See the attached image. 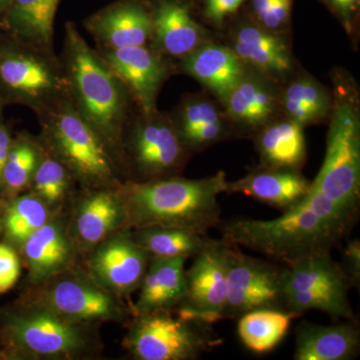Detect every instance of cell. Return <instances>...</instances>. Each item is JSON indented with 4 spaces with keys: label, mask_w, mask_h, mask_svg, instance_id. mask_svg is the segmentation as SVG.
<instances>
[{
    "label": "cell",
    "mask_w": 360,
    "mask_h": 360,
    "mask_svg": "<svg viewBox=\"0 0 360 360\" xmlns=\"http://www.w3.org/2000/svg\"><path fill=\"white\" fill-rule=\"evenodd\" d=\"M295 314L276 309H259L238 319L239 338L246 348L255 354L271 352L288 335Z\"/></svg>",
    "instance_id": "obj_26"
},
{
    "label": "cell",
    "mask_w": 360,
    "mask_h": 360,
    "mask_svg": "<svg viewBox=\"0 0 360 360\" xmlns=\"http://www.w3.org/2000/svg\"><path fill=\"white\" fill-rule=\"evenodd\" d=\"M70 96V82L56 53L40 51L0 32V97L37 115Z\"/></svg>",
    "instance_id": "obj_4"
},
{
    "label": "cell",
    "mask_w": 360,
    "mask_h": 360,
    "mask_svg": "<svg viewBox=\"0 0 360 360\" xmlns=\"http://www.w3.org/2000/svg\"><path fill=\"white\" fill-rule=\"evenodd\" d=\"M184 70L224 101L245 75L236 52L222 45H200L184 58Z\"/></svg>",
    "instance_id": "obj_21"
},
{
    "label": "cell",
    "mask_w": 360,
    "mask_h": 360,
    "mask_svg": "<svg viewBox=\"0 0 360 360\" xmlns=\"http://www.w3.org/2000/svg\"><path fill=\"white\" fill-rule=\"evenodd\" d=\"M355 221L356 217L310 189L302 203L277 219L238 217L217 229L224 243L288 264L314 253L331 252Z\"/></svg>",
    "instance_id": "obj_1"
},
{
    "label": "cell",
    "mask_w": 360,
    "mask_h": 360,
    "mask_svg": "<svg viewBox=\"0 0 360 360\" xmlns=\"http://www.w3.org/2000/svg\"><path fill=\"white\" fill-rule=\"evenodd\" d=\"M124 220L120 196L101 191L91 194L82 203L77 219V234L85 243L96 245Z\"/></svg>",
    "instance_id": "obj_27"
},
{
    "label": "cell",
    "mask_w": 360,
    "mask_h": 360,
    "mask_svg": "<svg viewBox=\"0 0 360 360\" xmlns=\"http://www.w3.org/2000/svg\"><path fill=\"white\" fill-rule=\"evenodd\" d=\"M227 245L224 319H239L259 309L288 311L284 302L283 267L245 255L239 246Z\"/></svg>",
    "instance_id": "obj_8"
},
{
    "label": "cell",
    "mask_w": 360,
    "mask_h": 360,
    "mask_svg": "<svg viewBox=\"0 0 360 360\" xmlns=\"http://www.w3.org/2000/svg\"><path fill=\"white\" fill-rule=\"evenodd\" d=\"M291 0H276L259 22L265 30H276L288 21L291 11Z\"/></svg>",
    "instance_id": "obj_36"
},
{
    "label": "cell",
    "mask_w": 360,
    "mask_h": 360,
    "mask_svg": "<svg viewBox=\"0 0 360 360\" xmlns=\"http://www.w3.org/2000/svg\"><path fill=\"white\" fill-rule=\"evenodd\" d=\"M311 188V181L298 170L262 167L243 179L229 182L227 193H241L283 212L302 203Z\"/></svg>",
    "instance_id": "obj_15"
},
{
    "label": "cell",
    "mask_w": 360,
    "mask_h": 360,
    "mask_svg": "<svg viewBox=\"0 0 360 360\" xmlns=\"http://www.w3.org/2000/svg\"><path fill=\"white\" fill-rule=\"evenodd\" d=\"M343 269L349 277L352 285H359L360 281V243L359 239L349 241L343 251Z\"/></svg>",
    "instance_id": "obj_37"
},
{
    "label": "cell",
    "mask_w": 360,
    "mask_h": 360,
    "mask_svg": "<svg viewBox=\"0 0 360 360\" xmlns=\"http://www.w3.org/2000/svg\"><path fill=\"white\" fill-rule=\"evenodd\" d=\"M243 0H206L205 14L210 20L221 23L229 14L236 13Z\"/></svg>",
    "instance_id": "obj_38"
},
{
    "label": "cell",
    "mask_w": 360,
    "mask_h": 360,
    "mask_svg": "<svg viewBox=\"0 0 360 360\" xmlns=\"http://www.w3.org/2000/svg\"><path fill=\"white\" fill-rule=\"evenodd\" d=\"M274 2L276 0H253L252 8L258 21L267 13Z\"/></svg>",
    "instance_id": "obj_41"
},
{
    "label": "cell",
    "mask_w": 360,
    "mask_h": 360,
    "mask_svg": "<svg viewBox=\"0 0 360 360\" xmlns=\"http://www.w3.org/2000/svg\"><path fill=\"white\" fill-rule=\"evenodd\" d=\"M143 115L155 112L156 97L167 77V68L158 52L146 45L96 49Z\"/></svg>",
    "instance_id": "obj_11"
},
{
    "label": "cell",
    "mask_w": 360,
    "mask_h": 360,
    "mask_svg": "<svg viewBox=\"0 0 360 360\" xmlns=\"http://www.w3.org/2000/svg\"><path fill=\"white\" fill-rule=\"evenodd\" d=\"M227 243L206 238L186 270V293L179 311L208 324L224 319L226 304Z\"/></svg>",
    "instance_id": "obj_9"
},
{
    "label": "cell",
    "mask_w": 360,
    "mask_h": 360,
    "mask_svg": "<svg viewBox=\"0 0 360 360\" xmlns=\"http://www.w3.org/2000/svg\"><path fill=\"white\" fill-rule=\"evenodd\" d=\"M295 333V360H348L359 349L355 322L328 326L302 322Z\"/></svg>",
    "instance_id": "obj_18"
},
{
    "label": "cell",
    "mask_w": 360,
    "mask_h": 360,
    "mask_svg": "<svg viewBox=\"0 0 360 360\" xmlns=\"http://www.w3.org/2000/svg\"><path fill=\"white\" fill-rule=\"evenodd\" d=\"M142 115L129 131L130 158L144 176L149 180L160 179L181 167L186 148L174 123L156 112Z\"/></svg>",
    "instance_id": "obj_10"
},
{
    "label": "cell",
    "mask_w": 360,
    "mask_h": 360,
    "mask_svg": "<svg viewBox=\"0 0 360 360\" xmlns=\"http://www.w3.org/2000/svg\"><path fill=\"white\" fill-rule=\"evenodd\" d=\"M25 255L34 278H44L66 264L70 250L58 225L45 224L25 241Z\"/></svg>",
    "instance_id": "obj_29"
},
{
    "label": "cell",
    "mask_w": 360,
    "mask_h": 360,
    "mask_svg": "<svg viewBox=\"0 0 360 360\" xmlns=\"http://www.w3.org/2000/svg\"><path fill=\"white\" fill-rule=\"evenodd\" d=\"M11 139L8 129L0 124V181H2V170L11 150Z\"/></svg>",
    "instance_id": "obj_40"
},
{
    "label": "cell",
    "mask_w": 360,
    "mask_h": 360,
    "mask_svg": "<svg viewBox=\"0 0 360 360\" xmlns=\"http://www.w3.org/2000/svg\"><path fill=\"white\" fill-rule=\"evenodd\" d=\"M7 2H8V0H0V16H1L2 13H4Z\"/></svg>",
    "instance_id": "obj_42"
},
{
    "label": "cell",
    "mask_w": 360,
    "mask_h": 360,
    "mask_svg": "<svg viewBox=\"0 0 360 360\" xmlns=\"http://www.w3.org/2000/svg\"><path fill=\"white\" fill-rule=\"evenodd\" d=\"M274 87L259 75H245L224 103L234 122L248 127L267 124L276 108Z\"/></svg>",
    "instance_id": "obj_23"
},
{
    "label": "cell",
    "mask_w": 360,
    "mask_h": 360,
    "mask_svg": "<svg viewBox=\"0 0 360 360\" xmlns=\"http://www.w3.org/2000/svg\"><path fill=\"white\" fill-rule=\"evenodd\" d=\"M150 259L129 234H120L97 250L91 269L99 283L122 295L141 286Z\"/></svg>",
    "instance_id": "obj_13"
},
{
    "label": "cell",
    "mask_w": 360,
    "mask_h": 360,
    "mask_svg": "<svg viewBox=\"0 0 360 360\" xmlns=\"http://www.w3.org/2000/svg\"><path fill=\"white\" fill-rule=\"evenodd\" d=\"M153 22L151 39L163 53L186 58L200 46L203 30L191 15L184 0H153L149 6Z\"/></svg>",
    "instance_id": "obj_14"
},
{
    "label": "cell",
    "mask_w": 360,
    "mask_h": 360,
    "mask_svg": "<svg viewBox=\"0 0 360 360\" xmlns=\"http://www.w3.org/2000/svg\"><path fill=\"white\" fill-rule=\"evenodd\" d=\"M264 167L298 170L307 156L302 125L291 120L265 124L257 139Z\"/></svg>",
    "instance_id": "obj_24"
},
{
    "label": "cell",
    "mask_w": 360,
    "mask_h": 360,
    "mask_svg": "<svg viewBox=\"0 0 360 360\" xmlns=\"http://www.w3.org/2000/svg\"><path fill=\"white\" fill-rule=\"evenodd\" d=\"M186 258H151L141 283L139 314L168 310L184 302L186 293Z\"/></svg>",
    "instance_id": "obj_20"
},
{
    "label": "cell",
    "mask_w": 360,
    "mask_h": 360,
    "mask_svg": "<svg viewBox=\"0 0 360 360\" xmlns=\"http://www.w3.org/2000/svg\"><path fill=\"white\" fill-rule=\"evenodd\" d=\"M311 189L357 217L360 198V125L352 103L338 99L329 125L326 153Z\"/></svg>",
    "instance_id": "obj_6"
},
{
    "label": "cell",
    "mask_w": 360,
    "mask_h": 360,
    "mask_svg": "<svg viewBox=\"0 0 360 360\" xmlns=\"http://www.w3.org/2000/svg\"><path fill=\"white\" fill-rule=\"evenodd\" d=\"M84 27L97 49L141 46L151 39L150 9L143 0H115L89 16Z\"/></svg>",
    "instance_id": "obj_12"
},
{
    "label": "cell",
    "mask_w": 360,
    "mask_h": 360,
    "mask_svg": "<svg viewBox=\"0 0 360 360\" xmlns=\"http://www.w3.org/2000/svg\"><path fill=\"white\" fill-rule=\"evenodd\" d=\"M51 155L82 181L105 184L115 176L110 148L66 97L37 115Z\"/></svg>",
    "instance_id": "obj_5"
},
{
    "label": "cell",
    "mask_w": 360,
    "mask_h": 360,
    "mask_svg": "<svg viewBox=\"0 0 360 360\" xmlns=\"http://www.w3.org/2000/svg\"><path fill=\"white\" fill-rule=\"evenodd\" d=\"M63 61L71 103L110 149L122 144L130 96L101 54L87 44L77 25L65 27Z\"/></svg>",
    "instance_id": "obj_3"
},
{
    "label": "cell",
    "mask_w": 360,
    "mask_h": 360,
    "mask_svg": "<svg viewBox=\"0 0 360 360\" xmlns=\"http://www.w3.org/2000/svg\"><path fill=\"white\" fill-rule=\"evenodd\" d=\"M11 331L23 347L40 355L68 354L79 349L84 343L77 328L47 311L14 319Z\"/></svg>",
    "instance_id": "obj_17"
},
{
    "label": "cell",
    "mask_w": 360,
    "mask_h": 360,
    "mask_svg": "<svg viewBox=\"0 0 360 360\" xmlns=\"http://www.w3.org/2000/svg\"><path fill=\"white\" fill-rule=\"evenodd\" d=\"M60 0H8L0 16V32L54 53L53 22Z\"/></svg>",
    "instance_id": "obj_16"
},
{
    "label": "cell",
    "mask_w": 360,
    "mask_h": 360,
    "mask_svg": "<svg viewBox=\"0 0 360 360\" xmlns=\"http://www.w3.org/2000/svg\"><path fill=\"white\" fill-rule=\"evenodd\" d=\"M139 229L132 238L150 258L194 257L207 238V236L177 227L149 226Z\"/></svg>",
    "instance_id": "obj_30"
},
{
    "label": "cell",
    "mask_w": 360,
    "mask_h": 360,
    "mask_svg": "<svg viewBox=\"0 0 360 360\" xmlns=\"http://www.w3.org/2000/svg\"><path fill=\"white\" fill-rule=\"evenodd\" d=\"M0 229H1V221H0Z\"/></svg>",
    "instance_id": "obj_44"
},
{
    "label": "cell",
    "mask_w": 360,
    "mask_h": 360,
    "mask_svg": "<svg viewBox=\"0 0 360 360\" xmlns=\"http://www.w3.org/2000/svg\"><path fill=\"white\" fill-rule=\"evenodd\" d=\"M283 104L288 120L302 127L326 117L330 108L326 90L309 77L291 82L284 91Z\"/></svg>",
    "instance_id": "obj_31"
},
{
    "label": "cell",
    "mask_w": 360,
    "mask_h": 360,
    "mask_svg": "<svg viewBox=\"0 0 360 360\" xmlns=\"http://www.w3.org/2000/svg\"><path fill=\"white\" fill-rule=\"evenodd\" d=\"M49 302L54 312L68 321L106 319L115 311L110 295L77 281H59L49 291Z\"/></svg>",
    "instance_id": "obj_22"
},
{
    "label": "cell",
    "mask_w": 360,
    "mask_h": 360,
    "mask_svg": "<svg viewBox=\"0 0 360 360\" xmlns=\"http://www.w3.org/2000/svg\"><path fill=\"white\" fill-rule=\"evenodd\" d=\"M47 221V210L42 201L34 195L18 198L9 208L6 217V231L15 240L26 239Z\"/></svg>",
    "instance_id": "obj_33"
},
{
    "label": "cell",
    "mask_w": 360,
    "mask_h": 360,
    "mask_svg": "<svg viewBox=\"0 0 360 360\" xmlns=\"http://www.w3.org/2000/svg\"><path fill=\"white\" fill-rule=\"evenodd\" d=\"M229 191L224 172L202 179L180 177L129 182L120 198L125 221L136 229L177 227L207 236L221 224L220 194Z\"/></svg>",
    "instance_id": "obj_2"
},
{
    "label": "cell",
    "mask_w": 360,
    "mask_h": 360,
    "mask_svg": "<svg viewBox=\"0 0 360 360\" xmlns=\"http://www.w3.org/2000/svg\"><path fill=\"white\" fill-rule=\"evenodd\" d=\"M283 293L315 290L348 298L352 283L347 272L331 257V252H319L284 264Z\"/></svg>",
    "instance_id": "obj_19"
},
{
    "label": "cell",
    "mask_w": 360,
    "mask_h": 360,
    "mask_svg": "<svg viewBox=\"0 0 360 360\" xmlns=\"http://www.w3.org/2000/svg\"><path fill=\"white\" fill-rule=\"evenodd\" d=\"M20 274V264L18 255L9 246L0 245V295L13 288Z\"/></svg>",
    "instance_id": "obj_35"
},
{
    "label": "cell",
    "mask_w": 360,
    "mask_h": 360,
    "mask_svg": "<svg viewBox=\"0 0 360 360\" xmlns=\"http://www.w3.org/2000/svg\"><path fill=\"white\" fill-rule=\"evenodd\" d=\"M168 310L139 314L127 336V347L141 360L196 359L219 345L212 324L181 314L174 317Z\"/></svg>",
    "instance_id": "obj_7"
},
{
    "label": "cell",
    "mask_w": 360,
    "mask_h": 360,
    "mask_svg": "<svg viewBox=\"0 0 360 360\" xmlns=\"http://www.w3.org/2000/svg\"><path fill=\"white\" fill-rule=\"evenodd\" d=\"M330 6L340 13L345 25L349 27L350 18L352 14L359 8L360 0H328Z\"/></svg>",
    "instance_id": "obj_39"
},
{
    "label": "cell",
    "mask_w": 360,
    "mask_h": 360,
    "mask_svg": "<svg viewBox=\"0 0 360 360\" xmlns=\"http://www.w3.org/2000/svg\"><path fill=\"white\" fill-rule=\"evenodd\" d=\"M40 155L37 146L27 137H20L11 143L2 170V181L13 191H20L27 186L39 165Z\"/></svg>",
    "instance_id": "obj_32"
},
{
    "label": "cell",
    "mask_w": 360,
    "mask_h": 360,
    "mask_svg": "<svg viewBox=\"0 0 360 360\" xmlns=\"http://www.w3.org/2000/svg\"><path fill=\"white\" fill-rule=\"evenodd\" d=\"M70 170L56 156L40 155L39 165L32 176L33 186L40 198L47 202H56L63 198L68 182Z\"/></svg>",
    "instance_id": "obj_34"
},
{
    "label": "cell",
    "mask_w": 360,
    "mask_h": 360,
    "mask_svg": "<svg viewBox=\"0 0 360 360\" xmlns=\"http://www.w3.org/2000/svg\"><path fill=\"white\" fill-rule=\"evenodd\" d=\"M233 51L241 61L264 72L283 73L291 68L288 45L265 28L252 25L241 27L234 39Z\"/></svg>",
    "instance_id": "obj_25"
},
{
    "label": "cell",
    "mask_w": 360,
    "mask_h": 360,
    "mask_svg": "<svg viewBox=\"0 0 360 360\" xmlns=\"http://www.w3.org/2000/svg\"><path fill=\"white\" fill-rule=\"evenodd\" d=\"M6 105V103H4V101H2L1 97H0V117H1L2 110H4V108Z\"/></svg>",
    "instance_id": "obj_43"
},
{
    "label": "cell",
    "mask_w": 360,
    "mask_h": 360,
    "mask_svg": "<svg viewBox=\"0 0 360 360\" xmlns=\"http://www.w3.org/2000/svg\"><path fill=\"white\" fill-rule=\"evenodd\" d=\"M186 148H200L219 141L224 132V122L212 103L201 99L186 101L174 123Z\"/></svg>",
    "instance_id": "obj_28"
}]
</instances>
